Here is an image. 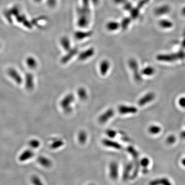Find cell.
Instances as JSON below:
<instances>
[{
	"mask_svg": "<svg viewBox=\"0 0 185 185\" xmlns=\"http://www.w3.org/2000/svg\"><path fill=\"white\" fill-rule=\"evenodd\" d=\"M109 176L112 180H117L119 176V167L116 162H113L109 166Z\"/></svg>",
	"mask_w": 185,
	"mask_h": 185,
	"instance_id": "3",
	"label": "cell"
},
{
	"mask_svg": "<svg viewBox=\"0 0 185 185\" xmlns=\"http://www.w3.org/2000/svg\"><path fill=\"white\" fill-rule=\"evenodd\" d=\"M31 182L33 185H44L41 179L37 175H33L31 177Z\"/></svg>",
	"mask_w": 185,
	"mask_h": 185,
	"instance_id": "25",
	"label": "cell"
},
{
	"mask_svg": "<svg viewBox=\"0 0 185 185\" xmlns=\"http://www.w3.org/2000/svg\"><path fill=\"white\" fill-rule=\"evenodd\" d=\"M37 161L40 165L44 168H50L52 166V162L51 160L48 158L43 156H40L38 157Z\"/></svg>",
	"mask_w": 185,
	"mask_h": 185,
	"instance_id": "13",
	"label": "cell"
},
{
	"mask_svg": "<svg viewBox=\"0 0 185 185\" xmlns=\"http://www.w3.org/2000/svg\"><path fill=\"white\" fill-rule=\"evenodd\" d=\"M183 58H185V53L183 51H180L176 54L169 55H159L157 56V59L158 60L165 62H172Z\"/></svg>",
	"mask_w": 185,
	"mask_h": 185,
	"instance_id": "1",
	"label": "cell"
},
{
	"mask_svg": "<svg viewBox=\"0 0 185 185\" xmlns=\"http://www.w3.org/2000/svg\"><path fill=\"white\" fill-rule=\"evenodd\" d=\"M159 25L162 28H170L172 26V23L167 20H162L159 22Z\"/></svg>",
	"mask_w": 185,
	"mask_h": 185,
	"instance_id": "26",
	"label": "cell"
},
{
	"mask_svg": "<svg viewBox=\"0 0 185 185\" xmlns=\"http://www.w3.org/2000/svg\"><path fill=\"white\" fill-rule=\"evenodd\" d=\"M28 145H30V147L32 148V149H37L40 147V142L38 139H33L29 141Z\"/></svg>",
	"mask_w": 185,
	"mask_h": 185,
	"instance_id": "24",
	"label": "cell"
},
{
	"mask_svg": "<svg viewBox=\"0 0 185 185\" xmlns=\"http://www.w3.org/2000/svg\"><path fill=\"white\" fill-rule=\"evenodd\" d=\"M182 13H183V15H185V7H184L183 9L182 10Z\"/></svg>",
	"mask_w": 185,
	"mask_h": 185,
	"instance_id": "34",
	"label": "cell"
},
{
	"mask_svg": "<svg viewBox=\"0 0 185 185\" xmlns=\"http://www.w3.org/2000/svg\"><path fill=\"white\" fill-rule=\"evenodd\" d=\"M148 185H172V184L167 177H160L151 180Z\"/></svg>",
	"mask_w": 185,
	"mask_h": 185,
	"instance_id": "11",
	"label": "cell"
},
{
	"mask_svg": "<svg viewBox=\"0 0 185 185\" xmlns=\"http://www.w3.org/2000/svg\"><path fill=\"white\" fill-rule=\"evenodd\" d=\"M26 64L28 68L31 69H34L36 68L37 65L36 60L31 57H30L27 59Z\"/></svg>",
	"mask_w": 185,
	"mask_h": 185,
	"instance_id": "20",
	"label": "cell"
},
{
	"mask_svg": "<svg viewBox=\"0 0 185 185\" xmlns=\"http://www.w3.org/2000/svg\"><path fill=\"white\" fill-rule=\"evenodd\" d=\"M166 141L168 144L172 145L176 141V137L173 135L168 136L166 139Z\"/></svg>",
	"mask_w": 185,
	"mask_h": 185,
	"instance_id": "30",
	"label": "cell"
},
{
	"mask_svg": "<svg viewBox=\"0 0 185 185\" xmlns=\"http://www.w3.org/2000/svg\"><path fill=\"white\" fill-rule=\"evenodd\" d=\"M155 73V69L151 67V66H148L147 68H145L144 69H142L141 71V74L145 76H152Z\"/></svg>",
	"mask_w": 185,
	"mask_h": 185,
	"instance_id": "23",
	"label": "cell"
},
{
	"mask_svg": "<svg viewBox=\"0 0 185 185\" xmlns=\"http://www.w3.org/2000/svg\"><path fill=\"white\" fill-rule=\"evenodd\" d=\"M119 113L122 115L129 114H135L137 112L138 110L136 107L133 106L121 105L118 108Z\"/></svg>",
	"mask_w": 185,
	"mask_h": 185,
	"instance_id": "4",
	"label": "cell"
},
{
	"mask_svg": "<svg viewBox=\"0 0 185 185\" xmlns=\"http://www.w3.org/2000/svg\"><path fill=\"white\" fill-rule=\"evenodd\" d=\"M150 159L147 157H144L141 159L140 162L139 164L144 168H147L150 164Z\"/></svg>",
	"mask_w": 185,
	"mask_h": 185,
	"instance_id": "27",
	"label": "cell"
},
{
	"mask_svg": "<svg viewBox=\"0 0 185 185\" xmlns=\"http://www.w3.org/2000/svg\"><path fill=\"white\" fill-rule=\"evenodd\" d=\"M115 112L112 109H110L105 112L104 113L100 116L98 121L100 124H104L109 120L110 119L114 116Z\"/></svg>",
	"mask_w": 185,
	"mask_h": 185,
	"instance_id": "7",
	"label": "cell"
},
{
	"mask_svg": "<svg viewBox=\"0 0 185 185\" xmlns=\"http://www.w3.org/2000/svg\"><path fill=\"white\" fill-rule=\"evenodd\" d=\"M183 46L184 48H185V40L183 41Z\"/></svg>",
	"mask_w": 185,
	"mask_h": 185,
	"instance_id": "35",
	"label": "cell"
},
{
	"mask_svg": "<svg viewBox=\"0 0 185 185\" xmlns=\"http://www.w3.org/2000/svg\"><path fill=\"white\" fill-rule=\"evenodd\" d=\"M129 65L132 70L135 79L137 81H141L142 80L141 77L138 71V66L135 60L132 59L129 61Z\"/></svg>",
	"mask_w": 185,
	"mask_h": 185,
	"instance_id": "5",
	"label": "cell"
},
{
	"mask_svg": "<svg viewBox=\"0 0 185 185\" xmlns=\"http://www.w3.org/2000/svg\"><path fill=\"white\" fill-rule=\"evenodd\" d=\"M64 141L61 139H56L53 141L51 145V148L52 149H57L63 146Z\"/></svg>",
	"mask_w": 185,
	"mask_h": 185,
	"instance_id": "19",
	"label": "cell"
},
{
	"mask_svg": "<svg viewBox=\"0 0 185 185\" xmlns=\"http://www.w3.org/2000/svg\"><path fill=\"white\" fill-rule=\"evenodd\" d=\"M127 151L130 154L133 158L134 159V160L135 161V164H139V162L138 161L139 157L138 152L134 149V148L132 146H129L127 148Z\"/></svg>",
	"mask_w": 185,
	"mask_h": 185,
	"instance_id": "16",
	"label": "cell"
},
{
	"mask_svg": "<svg viewBox=\"0 0 185 185\" xmlns=\"http://www.w3.org/2000/svg\"><path fill=\"white\" fill-rule=\"evenodd\" d=\"M106 134L107 135V136L110 137V138H114V137H115L117 135V133H116L115 131L109 129V130H107L106 131Z\"/></svg>",
	"mask_w": 185,
	"mask_h": 185,
	"instance_id": "29",
	"label": "cell"
},
{
	"mask_svg": "<svg viewBox=\"0 0 185 185\" xmlns=\"http://www.w3.org/2000/svg\"><path fill=\"white\" fill-rule=\"evenodd\" d=\"M34 155L35 154L33 151L30 149L26 150L20 154L19 157V160H20V162H25L32 159V157H33Z\"/></svg>",
	"mask_w": 185,
	"mask_h": 185,
	"instance_id": "12",
	"label": "cell"
},
{
	"mask_svg": "<svg viewBox=\"0 0 185 185\" xmlns=\"http://www.w3.org/2000/svg\"><path fill=\"white\" fill-rule=\"evenodd\" d=\"M169 11H170V7L167 5H164L157 8L155 11V13L157 15H164L168 13Z\"/></svg>",
	"mask_w": 185,
	"mask_h": 185,
	"instance_id": "17",
	"label": "cell"
},
{
	"mask_svg": "<svg viewBox=\"0 0 185 185\" xmlns=\"http://www.w3.org/2000/svg\"><path fill=\"white\" fill-rule=\"evenodd\" d=\"M155 96L153 92H148L139 100L138 104L139 106H145L153 101L155 98Z\"/></svg>",
	"mask_w": 185,
	"mask_h": 185,
	"instance_id": "8",
	"label": "cell"
},
{
	"mask_svg": "<svg viewBox=\"0 0 185 185\" xmlns=\"http://www.w3.org/2000/svg\"><path fill=\"white\" fill-rule=\"evenodd\" d=\"M161 130H162L161 127L159 126H156V125H152L149 127L148 131L150 134L156 135V134L159 133L161 131Z\"/></svg>",
	"mask_w": 185,
	"mask_h": 185,
	"instance_id": "21",
	"label": "cell"
},
{
	"mask_svg": "<svg viewBox=\"0 0 185 185\" xmlns=\"http://www.w3.org/2000/svg\"><path fill=\"white\" fill-rule=\"evenodd\" d=\"M110 68V63L106 60L103 61L100 65V72L103 76H105L109 71Z\"/></svg>",
	"mask_w": 185,
	"mask_h": 185,
	"instance_id": "15",
	"label": "cell"
},
{
	"mask_svg": "<svg viewBox=\"0 0 185 185\" xmlns=\"http://www.w3.org/2000/svg\"><path fill=\"white\" fill-rule=\"evenodd\" d=\"M102 142H103V145L106 147L116 149V150H121L122 149V145L115 141L108 139H104L102 141Z\"/></svg>",
	"mask_w": 185,
	"mask_h": 185,
	"instance_id": "10",
	"label": "cell"
},
{
	"mask_svg": "<svg viewBox=\"0 0 185 185\" xmlns=\"http://www.w3.org/2000/svg\"><path fill=\"white\" fill-rule=\"evenodd\" d=\"M89 185H94V184H92V183H91V184H89Z\"/></svg>",
	"mask_w": 185,
	"mask_h": 185,
	"instance_id": "36",
	"label": "cell"
},
{
	"mask_svg": "<svg viewBox=\"0 0 185 185\" xmlns=\"http://www.w3.org/2000/svg\"><path fill=\"white\" fill-rule=\"evenodd\" d=\"M179 104L180 107L185 108V97H182L179 99Z\"/></svg>",
	"mask_w": 185,
	"mask_h": 185,
	"instance_id": "31",
	"label": "cell"
},
{
	"mask_svg": "<svg viewBox=\"0 0 185 185\" xmlns=\"http://www.w3.org/2000/svg\"><path fill=\"white\" fill-rule=\"evenodd\" d=\"M133 168V165L132 163H128L124 167V170L122 174L123 180H127L129 177L130 174Z\"/></svg>",
	"mask_w": 185,
	"mask_h": 185,
	"instance_id": "14",
	"label": "cell"
},
{
	"mask_svg": "<svg viewBox=\"0 0 185 185\" xmlns=\"http://www.w3.org/2000/svg\"><path fill=\"white\" fill-rule=\"evenodd\" d=\"M74 100V95L73 94H68L61 100L60 106L66 113H69L71 112L72 110L71 104Z\"/></svg>",
	"mask_w": 185,
	"mask_h": 185,
	"instance_id": "2",
	"label": "cell"
},
{
	"mask_svg": "<svg viewBox=\"0 0 185 185\" xmlns=\"http://www.w3.org/2000/svg\"><path fill=\"white\" fill-rule=\"evenodd\" d=\"M181 162H182V164L183 165V166L184 167H185V158H183V159H182Z\"/></svg>",
	"mask_w": 185,
	"mask_h": 185,
	"instance_id": "33",
	"label": "cell"
},
{
	"mask_svg": "<svg viewBox=\"0 0 185 185\" xmlns=\"http://www.w3.org/2000/svg\"><path fill=\"white\" fill-rule=\"evenodd\" d=\"M25 88L28 91H32L35 86L34 77L32 73H27L25 78Z\"/></svg>",
	"mask_w": 185,
	"mask_h": 185,
	"instance_id": "9",
	"label": "cell"
},
{
	"mask_svg": "<svg viewBox=\"0 0 185 185\" xmlns=\"http://www.w3.org/2000/svg\"><path fill=\"white\" fill-rule=\"evenodd\" d=\"M92 52L91 51H88L85 52L83 54H82L81 55H80L79 57V59L81 60H84L86 59L89 58V57L92 56Z\"/></svg>",
	"mask_w": 185,
	"mask_h": 185,
	"instance_id": "28",
	"label": "cell"
},
{
	"mask_svg": "<svg viewBox=\"0 0 185 185\" xmlns=\"http://www.w3.org/2000/svg\"><path fill=\"white\" fill-rule=\"evenodd\" d=\"M88 136L86 132L83 131L80 132L78 134V139L79 142L81 144H84L86 142Z\"/></svg>",
	"mask_w": 185,
	"mask_h": 185,
	"instance_id": "22",
	"label": "cell"
},
{
	"mask_svg": "<svg viewBox=\"0 0 185 185\" xmlns=\"http://www.w3.org/2000/svg\"><path fill=\"white\" fill-rule=\"evenodd\" d=\"M8 75L10 78L14 80L18 84H21L23 82V78L20 74L17 71V70L13 68H10L8 69Z\"/></svg>",
	"mask_w": 185,
	"mask_h": 185,
	"instance_id": "6",
	"label": "cell"
},
{
	"mask_svg": "<svg viewBox=\"0 0 185 185\" xmlns=\"http://www.w3.org/2000/svg\"><path fill=\"white\" fill-rule=\"evenodd\" d=\"M77 94L80 99L82 100H84L88 97V93L86 89L84 88H79L77 91Z\"/></svg>",
	"mask_w": 185,
	"mask_h": 185,
	"instance_id": "18",
	"label": "cell"
},
{
	"mask_svg": "<svg viewBox=\"0 0 185 185\" xmlns=\"http://www.w3.org/2000/svg\"><path fill=\"white\" fill-rule=\"evenodd\" d=\"M180 137L183 139H185V130L183 131L180 134Z\"/></svg>",
	"mask_w": 185,
	"mask_h": 185,
	"instance_id": "32",
	"label": "cell"
}]
</instances>
